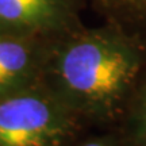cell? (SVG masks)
<instances>
[{
  "instance_id": "7a4b0ae2",
  "label": "cell",
  "mask_w": 146,
  "mask_h": 146,
  "mask_svg": "<svg viewBox=\"0 0 146 146\" xmlns=\"http://www.w3.org/2000/svg\"><path fill=\"white\" fill-rule=\"evenodd\" d=\"M70 108L53 91L33 85L0 96V146H61Z\"/></svg>"
},
{
  "instance_id": "5b68a950",
  "label": "cell",
  "mask_w": 146,
  "mask_h": 146,
  "mask_svg": "<svg viewBox=\"0 0 146 146\" xmlns=\"http://www.w3.org/2000/svg\"><path fill=\"white\" fill-rule=\"evenodd\" d=\"M84 146H104L103 143H99V142H89V143H85Z\"/></svg>"
},
{
  "instance_id": "277c9868",
  "label": "cell",
  "mask_w": 146,
  "mask_h": 146,
  "mask_svg": "<svg viewBox=\"0 0 146 146\" xmlns=\"http://www.w3.org/2000/svg\"><path fill=\"white\" fill-rule=\"evenodd\" d=\"M42 64L35 38L0 33V96L36 85Z\"/></svg>"
},
{
  "instance_id": "3957f363",
  "label": "cell",
  "mask_w": 146,
  "mask_h": 146,
  "mask_svg": "<svg viewBox=\"0 0 146 146\" xmlns=\"http://www.w3.org/2000/svg\"><path fill=\"white\" fill-rule=\"evenodd\" d=\"M66 0H0V33L35 38L65 23Z\"/></svg>"
},
{
  "instance_id": "6da1fadb",
  "label": "cell",
  "mask_w": 146,
  "mask_h": 146,
  "mask_svg": "<svg viewBox=\"0 0 146 146\" xmlns=\"http://www.w3.org/2000/svg\"><path fill=\"white\" fill-rule=\"evenodd\" d=\"M133 53L98 33L69 39L52 62L54 94L69 108L102 110L119 96L135 76Z\"/></svg>"
}]
</instances>
